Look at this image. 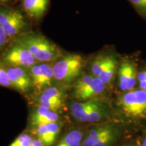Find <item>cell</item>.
I'll return each mask as SVG.
<instances>
[{
	"label": "cell",
	"mask_w": 146,
	"mask_h": 146,
	"mask_svg": "<svg viewBox=\"0 0 146 146\" xmlns=\"http://www.w3.org/2000/svg\"><path fill=\"white\" fill-rule=\"evenodd\" d=\"M2 60L9 66L22 67L27 69L38 63L30 51L16 41H14L12 46L4 52Z\"/></svg>",
	"instance_id": "8992f818"
},
{
	"label": "cell",
	"mask_w": 146,
	"mask_h": 146,
	"mask_svg": "<svg viewBox=\"0 0 146 146\" xmlns=\"http://www.w3.org/2000/svg\"><path fill=\"white\" fill-rule=\"evenodd\" d=\"M52 67L55 81L62 84H70L80 76L83 60L78 54L61 56L56 59Z\"/></svg>",
	"instance_id": "7a4b0ae2"
},
{
	"label": "cell",
	"mask_w": 146,
	"mask_h": 146,
	"mask_svg": "<svg viewBox=\"0 0 146 146\" xmlns=\"http://www.w3.org/2000/svg\"><path fill=\"white\" fill-rule=\"evenodd\" d=\"M137 83L139 89L146 91V67L139 70L137 74Z\"/></svg>",
	"instance_id": "7402d4cb"
},
{
	"label": "cell",
	"mask_w": 146,
	"mask_h": 146,
	"mask_svg": "<svg viewBox=\"0 0 146 146\" xmlns=\"http://www.w3.org/2000/svg\"><path fill=\"white\" fill-rule=\"evenodd\" d=\"M137 64L134 58L126 57L119 62L117 71L118 85L123 92L135 89L137 83Z\"/></svg>",
	"instance_id": "ba28073f"
},
{
	"label": "cell",
	"mask_w": 146,
	"mask_h": 146,
	"mask_svg": "<svg viewBox=\"0 0 146 146\" xmlns=\"http://www.w3.org/2000/svg\"><path fill=\"white\" fill-rule=\"evenodd\" d=\"M141 146H146V137L143 139V143H142Z\"/></svg>",
	"instance_id": "484cf974"
},
{
	"label": "cell",
	"mask_w": 146,
	"mask_h": 146,
	"mask_svg": "<svg viewBox=\"0 0 146 146\" xmlns=\"http://www.w3.org/2000/svg\"><path fill=\"white\" fill-rule=\"evenodd\" d=\"M118 64H119V61L116 54L114 52H110L106 63L98 77L105 83L106 86L112 83L116 76L118 71Z\"/></svg>",
	"instance_id": "2e32d148"
},
{
	"label": "cell",
	"mask_w": 146,
	"mask_h": 146,
	"mask_svg": "<svg viewBox=\"0 0 146 146\" xmlns=\"http://www.w3.org/2000/svg\"><path fill=\"white\" fill-rule=\"evenodd\" d=\"M50 0H22L23 8L28 15L39 20L45 15L49 6Z\"/></svg>",
	"instance_id": "9a60e30c"
},
{
	"label": "cell",
	"mask_w": 146,
	"mask_h": 146,
	"mask_svg": "<svg viewBox=\"0 0 146 146\" xmlns=\"http://www.w3.org/2000/svg\"><path fill=\"white\" fill-rule=\"evenodd\" d=\"M12 87L20 92L27 94L33 88V83L28 69L22 67H6Z\"/></svg>",
	"instance_id": "8fae6325"
},
{
	"label": "cell",
	"mask_w": 146,
	"mask_h": 146,
	"mask_svg": "<svg viewBox=\"0 0 146 146\" xmlns=\"http://www.w3.org/2000/svg\"><path fill=\"white\" fill-rule=\"evenodd\" d=\"M70 110L74 118L81 123H97L108 115L106 105L96 98L74 102L71 105Z\"/></svg>",
	"instance_id": "3957f363"
},
{
	"label": "cell",
	"mask_w": 146,
	"mask_h": 146,
	"mask_svg": "<svg viewBox=\"0 0 146 146\" xmlns=\"http://www.w3.org/2000/svg\"><path fill=\"white\" fill-rule=\"evenodd\" d=\"M0 26L10 39L16 37L27 26L25 18L18 10L0 5Z\"/></svg>",
	"instance_id": "52a82bcc"
},
{
	"label": "cell",
	"mask_w": 146,
	"mask_h": 146,
	"mask_svg": "<svg viewBox=\"0 0 146 146\" xmlns=\"http://www.w3.org/2000/svg\"><path fill=\"white\" fill-rule=\"evenodd\" d=\"M12 0H0V5H2L3 4H6L12 1Z\"/></svg>",
	"instance_id": "d4e9b609"
},
{
	"label": "cell",
	"mask_w": 146,
	"mask_h": 146,
	"mask_svg": "<svg viewBox=\"0 0 146 146\" xmlns=\"http://www.w3.org/2000/svg\"><path fill=\"white\" fill-rule=\"evenodd\" d=\"M9 39H10V38L5 33V31L3 30L2 27L0 26V51L2 50L6 46Z\"/></svg>",
	"instance_id": "603a6c76"
},
{
	"label": "cell",
	"mask_w": 146,
	"mask_h": 146,
	"mask_svg": "<svg viewBox=\"0 0 146 146\" xmlns=\"http://www.w3.org/2000/svg\"><path fill=\"white\" fill-rule=\"evenodd\" d=\"M14 41L26 47L38 62H50L61 56L57 45L39 33L23 34L15 38Z\"/></svg>",
	"instance_id": "6da1fadb"
},
{
	"label": "cell",
	"mask_w": 146,
	"mask_h": 146,
	"mask_svg": "<svg viewBox=\"0 0 146 146\" xmlns=\"http://www.w3.org/2000/svg\"><path fill=\"white\" fill-rule=\"evenodd\" d=\"M106 85L100 79L91 74L79 76L73 86V95L80 102L94 99L104 92Z\"/></svg>",
	"instance_id": "5b68a950"
},
{
	"label": "cell",
	"mask_w": 146,
	"mask_h": 146,
	"mask_svg": "<svg viewBox=\"0 0 146 146\" xmlns=\"http://www.w3.org/2000/svg\"><path fill=\"white\" fill-rule=\"evenodd\" d=\"M33 139L27 133L20 135L9 146H30Z\"/></svg>",
	"instance_id": "ffe728a7"
},
{
	"label": "cell",
	"mask_w": 146,
	"mask_h": 146,
	"mask_svg": "<svg viewBox=\"0 0 146 146\" xmlns=\"http://www.w3.org/2000/svg\"><path fill=\"white\" fill-rule=\"evenodd\" d=\"M138 15L146 21V0H128Z\"/></svg>",
	"instance_id": "d6986e66"
},
{
	"label": "cell",
	"mask_w": 146,
	"mask_h": 146,
	"mask_svg": "<svg viewBox=\"0 0 146 146\" xmlns=\"http://www.w3.org/2000/svg\"><path fill=\"white\" fill-rule=\"evenodd\" d=\"M33 88L39 94L45 89L53 86L55 81L52 65L49 62H38L28 69Z\"/></svg>",
	"instance_id": "9c48e42d"
},
{
	"label": "cell",
	"mask_w": 146,
	"mask_h": 146,
	"mask_svg": "<svg viewBox=\"0 0 146 146\" xmlns=\"http://www.w3.org/2000/svg\"><path fill=\"white\" fill-rule=\"evenodd\" d=\"M117 136V131L112 125H101L91 129L83 139L81 146H108Z\"/></svg>",
	"instance_id": "30bf717a"
},
{
	"label": "cell",
	"mask_w": 146,
	"mask_h": 146,
	"mask_svg": "<svg viewBox=\"0 0 146 146\" xmlns=\"http://www.w3.org/2000/svg\"><path fill=\"white\" fill-rule=\"evenodd\" d=\"M30 146H45L44 143L42 142L41 140L39 139H35L33 140Z\"/></svg>",
	"instance_id": "cb8c5ba5"
},
{
	"label": "cell",
	"mask_w": 146,
	"mask_h": 146,
	"mask_svg": "<svg viewBox=\"0 0 146 146\" xmlns=\"http://www.w3.org/2000/svg\"><path fill=\"white\" fill-rule=\"evenodd\" d=\"M39 106L48 108L57 112L63 104L64 91L54 86L45 89L39 94Z\"/></svg>",
	"instance_id": "7c38bea8"
},
{
	"label": "cell",
	"mask_w": 146,
	"mask_h": 146,
	"mask_svg": "<svg viewBox=\"0 0 146 146\" xmlns=\"http://www.w3.org/2000/svg\"><path fill=\"white\" fill-rule=\"evenodd\" d=\"M83 133L80 129L69 131L60 140L56 146H81L83 141Z\"/></svg>",
	"instance_id": "e0dca14e"
},
{
	"label": "cell",
	"mask_w": 146,
	"mask_h": 146,
	"mask_svg": "<svg viewBox=\"0 0 146 146\" xmlns=\"http://www.w3.org/2000/svg\"><path fill=\"white\" fill-rule=\"evenodd\" d=\"M0 86L12 87L8 73H7L6 67H4L1 64H0Z\"/></svg>",
	"instance_id": "44dd1931"
},
{
	"label": "cell",
	"mask_w": 146,
	"mask_h": 146,
	"mask_svg": "<svg viewBox=\"0 0 146 146\" xmlns=\"http://www.w3.org/2000/svg\"><path fill=\"white\" fill-rule=\"evenodd\" d=\"M110 52H102L98 54L91 63V74L99 77L106 63Z\"/></svg>",
	"instance_id": "ac0fdd59"
},
{
	"label": "cell",
	"mask_w": 146,
	"mask_h": 146,
	"mask_svg": "<svg viewBox=\"0 0 146 146\" xmlns=\"http://www.w3.org/2000/svg\"><path fill=\"white\" fill-rule=\"evenodd\" d=\"M60 116L55 111L39 106L32 111L30 115V123L35 128L45 124L59 121Z\"/></svg>",
	"instance_id": "5bb4252c"
},
{
	"label": "cell",
	"mask_w": 146,
	"mask_h": 146,
	"mask_svg": "<svg viewBox=\"0 0 146 146\" xmlns=\"http://www.w3.org/2000/svg\"><path fill=\"white\" fill-rule=\"evenodd\" d=\"M118 105L123 112L129 117H146V91L141 89L126 91L118 100Z\"/></svg>",
	"instance_id": "277c9868"
},
{
	"label": "cell",
	"mask_w": 146,
	"mask_h": 146,
	"mask_svg": "<svg viewBox=\"0 0 146 146\" xmlns=\"http://www.w3.org/2000/svg\"><path fill=\"white\" fill-rule=\"evenodd\" d=\"M61 127L62 124L58 121L40 125L35 128L34 130L38 139L45 146H52L61 131Z\"/></svg>",
	"instance_id": "4fadbf2b"
}]
</instances>
